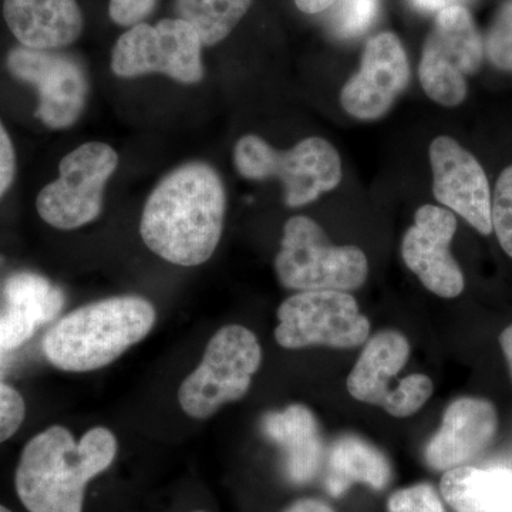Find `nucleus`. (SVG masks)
<instances>
[{
	"label": "nucleus",
	"mask_w": 512,
	"mask_h": 512,
	"mask_svg": "<svg viewBox=\"0 0 512 512\" xmlns=\"http://www.w3.org/2000/svg\"><path fill=\"white\" fill-rule=\"evenodd\" d=\"M227 191L218 171L202 161L180 165L151 191L140 235L151 252L178 266L214 255L224 231Z\"/></svg>",
	"instance_id": "1"
},
{
	"label": "nucleus",
	"mask_w": 512,
	"mask_h": 512,
	"mask_svg": "<svg viewBox=\"0 0 512 512\" xmlns=\"http://www.w3.org/2000/svg\"><path fill=\"white\" fill-rule=\"evenodd\" d=\"M116 454V436L106 427L87 431L79 443L64 427H49L23 448L16 493L29 512H83L87 484Z\"/></svg>",
	"instance_id": "2"
},
{
	"label": "nucleus",
	"mask_w": 512,
	"mask_h": 512,
	"mask_svg": "<svg viewBox=\"0 0 512 512\" xmlns=\"http://www.w3.org/2000/svg\"><path fill=\"white\" fill-rule=\"evenodd\" d=\"M157 313L140 296H114L84 305L57 320L43 339L50 365L63 372L109 366L153 329Z\"/></svg>",
	"instance_id": "3"
},
{
	"label": "nucleus",
	"mask_w": 512,
	"mask_h": 512,
	"mask_svg": "<svg viewBox=\"0 0 512 512\" xmlns=\"http://www.w3.org/2000/svg\"><path fill=\"white\" fill-rule=\"evenodd\" d=\"M275 272L292 291L352 292L365 285L369 262L362 249L333 245L318 222L296 215L286 221Z\"/></svg>",
	"instance_id": "4"
},
{
	"label": "nucleus",
	"mask_w": 512,
	"mask_h": 512,
	"mask_svg": "<svg viewBox=\"0 0 512 512\" xmlns=\"http://www.w3.org/2000/svg\"><path fill=\"white\" fill-rule=\"evenodd\" d=\"M234 165L247 180L278 178L288 207L299 208L335 190L343 177L338 150L322 137H308L291 150L279 151L264 138L247 134L234 148Z\"/></svg>",
	"instance_id": "5"
},
{
	"label": "nucleus",
	"mask_w": 512,
	"mask_h": 512,
	"mask_svg": "<svg viewBox=\"0 0 512 512\" xmlns=\"http://www.w3.org/2000/svg\"><path fill=\"white\" fill-rule=\"evenodd\" d=\"M262 363V348L252 330L224 326L208 342L200 366L185 377L178 402L192 419L204 420L224 404L238 402L249 392Z\"/></svg>",
	"instance_id": "6"
},
{
	"label": "nucleus",
	"mask_w": 512,
	"mask_h": 512,
	"mask_svg": "<svg viewBox=\"0 0 512 512\" xmlns=\"http://www.w3.org/2000/svg\"><path fill=\"white\" fill-rule=\"evenodd\" d=\"M119 167V154L100 141L82 144L59 164V178L42 188L36 210L46 224L62 231L82 228L100 217L104 188Z\"/></svg>",
	"instance_id": "7"
},
{
	"label": "nucleus",
	"mask_w": 512,
	"mask_h": 512,
	"mask_svg": "<svg viewBox=\"0 0 512 512\" xmlns=\"http://www.w3.org/2000/svg\"><path fill=\"white\" fill-rule=\"evenodd\" d=\"M484 55V39L470 10L463 6L443 10L421 53L424 93L440 106H460L468 93L467 77L480 72Z\"/></svg>",
	"instance_id": "8"
},
{
	"label": "nucleus",
	"mask_w": 512,
	"mask_h": 512,
	"mask_svg": "<svg viewBox=\"0 0 512 512\" xmlns=\"http://www.w3.org/2000/svg\"><path fill=\"white\" fill-rule=\"evenodd\" d=\"M202 47L198 33L183 19L138 23L114 45L111 72L123 79L160 73L178 83L197 84L205 74Z\"/></svg>",
	"instance_id": "9"
},
{
	"label": "nucleus",
	"mask_w": 512,
	"mask_h": 512,
	"mask_svg": "<svg viewBox=\"0 0 512 512\" xmlns=\"http://www.w3.org/2000/svg\"><path fill=\"white\" fill-rule=\"evenodd\" d=\"M275 339L282 348L352 349L369 338V319L349 292H298L281 303Z\"/></svg>",
	"instance_id": "10"
},
{
	"label": "nucleus",
	"mask_w": 512,
	"mask_h": 512,
	"mask_svg": "<svg viewBox=\"0 0 512 512\" xmlns=\"http://www.w3.org/2000/svg\"><path fill=\"white\" fill-rule=\"evenodd\" d=\"M6 67L16 80L35 87L39 96L35 116L49 130H66L82 117L89 100L90 80L76 56L19 45L10 49Z\"/></svg>",
	"instance_id": "11"
},
{
	"label": "nucleus",
	"mask_w": 512,
	"mask_h": 512,
	"mask_svg": "<svg viewBox=\"0 0 512 512\" xmlns=\"http://www.w3.org/2000/svg\"><path fill=\"white\" fill-rule=\"evenodd\" d=\"M410 82V66L399 37L383 32L363 50L360 69L340 92V104L357 120L382 119Z\"/></svg>",
	"instance_id": "12"
},
{
	"label": "nucleus",
	"mask_w": 512,
	"mask_h": 512,
	"mask_svg": "<svg viewBox=\"0 0 512 512\" xmlns=\"http://www.w3.org/2000/svg\"><path fill=\"white\" fill-rule=\"evenodd\" d=\"M457 232L453 212L437 205L420 207L414 225L402 241L404 264L419 278L424 288L444 299L457 298L464 291V275L450 245Z\"/></svg>",
	"instance_id": "13"
},
{
	"label": "nucleus",
	"mask_w": 512,
	"mask_h": 512,
	"mask_svg": "<svg viewBox=\"0 0 512 512\" xmlns=\"http://www.w3.org/2000/svg\"><path fill=\"white\" fill-rule=\"evenodd\" d=\"M433 194L483 235L493 232L491 191L484 168L454 138L439 136L430 146Z\"/></svg>",
	"instance_id": "14"
},
{
	"label": "nucleus",
	"mask_w": 512,
	"mask_h": 512,
	"mask_svg": "<svg viewBox=\"0 0 512 512\" xmlns=\"http://www.w3.org/2000/svg\"><path fill=\"white\" fill-rule=\"evenodd\" d=\"M497 429L493 403L480 397H460L444 412L440 429L424 450V460L437 471L461 467L490 446Z\"/></svg>",
	"instance_id": "15"
},
{
	"label": "nucleus",
	"mask_w": 512,
	"mask_h": 512,
	"mask_svg": "<svg viewBox=\"0 0 512 512\" xmlns=\"http://www.w3.org/2000/svg\"><path fill=\"white\" fill-rule=\"evenodd\" d=\"M6 311L0 316V349L13 350L62 312L64 293L45 276L16 272L6 279Z\"/></svg>",
	"instance_id": "16"
},
{
	"label": "nucleus",
	"mask_w": 512,
	"mask_h": 512,
	"mask_svg": "<svg viewBox=\"0 0 512 512\" xmlns=\"http://www.w3.org/2000/svg\"><path fill=\"white\" fill-rule=\"evenodd\" d=\"M3 18L20 46L62 50L82 36L77 0H5Z\"/></svg>",
	"instance_id": "17"
},
{
	"label": "nucleus",
	"mask_w": 512,
	"mask_h": 512,
	"mask_svg": "<svg viewBox=\"0 0 512 512\" xmlns=\"http://www.w3.org/2000/svg\"><path fill=\"white\" fill-rule=\"evenodd\" d=\"M261 427L265 436L284 451L289 480L303 484L316 476L323 444L318 420L309 407L292 404L281 412L265 414Z\"/></svg>",
	"instance_id": "18"
},
{
	"label": "nucleus",
	"mask_w": 512,
	"mask_h": 512,
	"mask_svg": "<svg viewBox=\"0 0 512 512\" xmlns=\"http://www.w3.org/2000/svg\"><path fill=\"white\" fill-rule=\"evenodd\" d=\"M410 357V343L396 330H383L367 342L348 377V390L359 402L383 407L390 382L402 372Z\"/></svg>",
	"instance_id": "19"
},
{
	"label": "nucleus",
	"mask_w": 512,
	"mask_h": 512,
	"mask_svg": "<svg viewBox=\"0 0 512 512\" xmlns=\"http://www.w3.org/2000/svg\"><path fill=\"white\" fill-rule=\"evenodd\" d=\"M440 490L456 512H512V473L504 468H451Z\"/></svg>",
	"instance_id": "20"
},
{
	"label": "nucleus",
	"mask_w": 512,
	"mask_h": 512,
	"mask_svg": "<svg viewBox=\"0 0 512 512\" xmlns=\"http://www.w3.org/2000/svg\"><path fill=\"white\" fill-rule=\"evenodd\" d=\"M392 478L389 460L369 441L346 434L333 443L329 453V476L326 487L332 495L345 493L353 483L383 490Z\"/></svg>",
	"instance_id": "21"
},
{
	"label": "nucleus",
	"mask_w": 512,
	"mask_h": 512,
	"mask_svg": "<svg viewBox=\"0 0 512 512\" xmlns=\"http://www.w3.org/2000/svg\"><path fill=\"white\" fill-rule=\"evenodd\" d=\"M254 0H175V15L190 23L202 45L214 46L231 35Z\"/></svg>",
	"instance_id": "22"
},
{
	"label": "nucleus",
	"mask_w": 512,
	"mask_h": 512,
	"mask_svg": "<svg viewBox=\"0 0 512 512\" xmlns=\"http://www.w3.org/2000/svg\"><path fill=\"white\" fill-rule=\"evenodd\" d=\"M379 0H338L330 6L328 25L339 39H353L375 23Z\"/></svg>",
	"instance_id": "23"
},
{
	"label": "nucleus",
	"mask_w": 512,
	"mask_h": 512,
	"mask_svg": "<svg viewBox=\"0 0 512 512\" xmlns=\"http://www.w3.org/2000/svg\"><path fill=\"white\" fill-rule=\"evenodd\" d=\"M433 382L429 376L410 375L404 377L390 392L382 409L397 419L413 416L427 403L433 394Z\"/></svg>",
	"instance_id": "24"
},
{
	"label": "nucleus",
	"mask_w": 512,
	"mask_h": 512,
	"mask_svg": "<svg viewBox=\"0 0 512 512\" xmlns=\"http://www.w3.org/2000/svg\"><path fill=\"white\" fill-rule=\"evenodd\" d=\"M485 55L497 69L512 72V0L495 13L484 40Z\"/></svg>",
	"instance_id": "25"
},
{
	"label": "nucleus",
	"mask_w": 512,
	"mask_h": 512,
	"mask_svg": "<svg viewBox=\"0 0 512 512\" xmlns=\"http://www.w3.org/2000/svg\"><path fill=\"white\" fill-rule=\"evenodd\" d=\"M491 224L501 248L512 258V165L505 168L495 184Z\"/></svg>",
	"instance_id": "26"
},
{
	"label": "nucleus",
	"mask_w": 512,
	"mask_h": 512,
	"mask_svg": "<svg viewBox=\"0 0 512 512\" xmlns=\"http://www.w3.org/2000/svg\"><path fill=\"white\" fill-rule=\"evenodd\" d=\"M389 512H446L439 494L429 484H416L390 495Z\"/></svg>",
	"instance_id": "27"
},
{
	"label": "nucleus",
	"mask_w": 512,
	"mask_h": 512,
	"mask_svg": "<svg viewBox=\"0 0 512 512\" xmlns=\"http://www.w3.org/2000/svg\"><path fill=\"white\" fill-rule=\"evenodd\" d=\"M26 417L22 394L9 384L0 382V444L15 436Z\"/></svg>",
	"instance_id": "28"
},
{
	"label": "nucleus",
	"mask_w": 512,
	"mask_h": 512,
	"mask_svg": "<svg viewBox=\"0 0 512 512\" xmlns=\"http://www.w3.org/2000/svg\"><path fill=\"white\" fill-rule=\"evenodd\" d=\"M156 5L157 0H110V19L123 28H133L143 23Z\"/></svg>",
	"instance_id": "29"
},
{
	"label": "nucleus",
	"mask_w": 512,
	"mask_h": 512,
	"mask_svg": "<svg viewBox=\"0 0 512 512\" xmlns=\"http://www.w3.org/2000/svg\"><path fill=\"white\" fill-rule=\"evenodd\" d=\"M16 168H18V161H16L15 146H13L8 130L0 120V200L12 187L16 177Z\"/></svg>",
	"instance_id": "30"
},
{
	"label": "nucleus",
	"mask_w": 512,
	"mask_h": 512,
	"mask_svg": "<svg viewBox=\"0 0 512 512\" xmlns=\"http://www.w3.org/2000/svg\"><path fill=\"white\" fill-rule=\"evenodd\" d=\"M409 2L419 12L437 13L439 15L443 10L454 8V6L468 8L474 0H409Z\"/></svg>",
	"instance_id": "31"
},
{
	"label": "nucleus",
	"mask_w": 512,
	"mask_h": 512,
	"mask_svg": "<svg viewBox=\"0 0 512 512\" xmlns=\"http://www.w3.org/2000/svg\"><path fill=\"white\" fill-rule=\"evenodd\" d=\"M284 512H335L328 504L315 498H303L289 505Z\"/></svg>",
	"instance_id": "32"
},
{
	"label": "nucleus",
	"mask_w": 512,
	"mask_h": 512,
	"mask_svg": "<svg viewBox=\"0 0 512 512\" xmlns=\"http://www.w3.org/2000/svg\"><path fill=\"white\" fill-rule=\"evenodd\" d=\"M293 2H295L296 8L301 10V12L308 13V15H316V13L328 10L338 0H293Z\"/></svg>",
	"instance_id": "33"
},
{
	"label": "nucleus",
	"mask_w": 512,
	"mask_h": 512,
	"mask_svg": "<svg viewBox=\"0 0 512 512\" xmlns=\"http://www.w3.org/2000/svg\"><path fill=\"white\" fill-rule=\"evenodd\" d=\"M500 345L503 349L505 360L508 363V369H510V375L512 380V325L508 326L503 330L500 335Z\"/></svg>",
	"instance_id": "34"
},
{
	"label": "nucleus",
	"mask_w": 512,
	"mask_h": 512,
	"mask_svg": "<svg viewBox=\"0 0 512 512\" xmlns=\"http://www.w3.org/2000/svg\"><path fill=\"white\" fill-rule=\"evenodd\" d=\"M0 512H12V511L8 510V508H6V507H3V505H0Z\"/></svg>",
	"instance_id": "35"
},
{
	"label": "nucleus",
	"mask_w": 512,
	"mask_h": 512,
	"mask_svg": "<svg viewBox=\"0 0 512 512\" xmlns=\"http://www.w3.org/2000/svg\"><path fill=\"white\" fill-rule=\"evenodd\" d=\"M197 512H204V511H197Z\"/></svg>",
	"instance_id": "36"
}]
</instances>
